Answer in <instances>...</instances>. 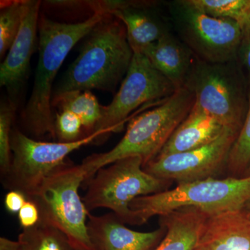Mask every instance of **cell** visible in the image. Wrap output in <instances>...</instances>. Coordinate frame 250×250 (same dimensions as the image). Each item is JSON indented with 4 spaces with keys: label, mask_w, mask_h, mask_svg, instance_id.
<instances>
[{
    "label": "cell",
    "mask_w": 250,
    "mask_h": 250,
    "mask_svg": "<svg viewBox=\"0 0 250 250\" xmlns=\"http://www.w3.org/2000/svg\"><path fill=\"white\" fill-rule=\"evenodd\" d=\"M76 250H85L76 249Z\"/></svg>",
    "instance_id": "d6a6232c"
},
{
    "label": "cell",
    "mask_w": 250,
    "mask_h": 250,
    "mask_svg": "<svg viewBox=\"0 0 250 250\" xmlns=\"http://www.w3.org/2000/svg\"><path fill=\"white\" fill-rule=\"evenodd\" d=\"M250 200V176L208 178L177 184L171 190L137 197L131 202L134 225H141L156 215L180 208H197L213 215L239 210Z\"/></svg>",
    "instance_id": "277c9868"
},
{
    "label": "cell",
    "mask_w": 250,
    "mask_h": 250,
    "mask_svg": "<svg viewBox=\"0 0 250 250\" xmlns=\"http://www.w3.org/2000/svg\"><path fill=\"white\" fill-rule=\"evenodd\" d=\"M247 172H248V173H247V176H250V166L249 168L248 169V171H247Z\"/></svg>",
    "instance_id": "1f68e13d"
},
{
    "label": "cell",
    "mask_w": 250,
    "mask_h": 250,
    "mask_svg": "<svg viewBox=\"0 0 250 250\" xmlns=\"http://www.w3.org/2000/svg\"><path fill=\"white\" fill-rule=\"evenodd\" d=\"M236 62L213 63L196 58L184 86L194 94V106L228 129L240 131L248 110V96Z\"/></svg>",
    "instance_id": "52a82bcc"
},
{
    "label": "cell",
    "mask_w": 250,
    "mask_h": 250,
    "mask_svg": "<svg viewBox=\"0 0 250 250\" xmlns=\"http://www.w3.org/2000/svg\"><path fill=\"white\" fill-rule=\"evenodd\" d=\"M175 25L197 59L220 63L236 62L243 39L239 24L231 19L210 17L179 0L172 4Z\"/></svg>",
    "instance_id": "9c48e42d"
},
{
    "label": "cell",
    "mask_w": 250,
    "mask_h": 250,
    "mask_svg": "<svg viewBox=\"0 0 250 250\" xmlns=\"http://www.w3.org/2000/svg\"><path fill=\"white\" fill-rule=\"evenodd\" d=\"M16 108V104L9 99L1 102L0 106V170L2 177L11 165V134Z\"/></svg>",
    "instance_id": "cb8c5ba5"
},
{
    "label": "cell",
    "mask_w": 250,
    "mask_h": 250,
    "mask_svg": "<svg viewBox=\"0 0 250 250\" xmlns=\"http://www.w3.org/2000/svg\"><path fill=\"white\" fill-rule=\"evenodd\" d=\"M250 0H187L204 14L215 18L238 21Z\"/></svg>",
    "instance_id": "603a6c76"
},
{
    "label": "cell",
    "mask_w": 250,
    "mask_h": 250,
    "mask_svg": "<svg viewBox=\"0 0 250 250\" xmlns=\"http://www.w3.org/2000/svg\"><path fill=\"white\" fill-rule=\"evenodd\" d=\"M238 58L241 61L250 80V34L244 36L238 50Z\"/></svg>",
    "instance_id": "83f0119b"
},
{
    "label": "cell",
    "mask_w": 250,
    "mask_h": 250,
    "mask_svg": "<svg viewBox=\"0 0 250 250\" xmlns=\"http://www.w3.org/2000/svg\"><path fill=\"white\" fill-rule=\"evenodd\" d=\"M41 5L38 0H24L21 27L0 66V85L7 89L9 100L16 104V96L27 78L35 49Z\"/></svg>",
    "instance_id": "7c38bea8"
},
{
    "label": "cell",
    "mask_w": 250,
    "mask_h": 250,
    "mask_svg": "<svg viewBox=\"0 0 250 250\" xmlns=\"http://www.w3.org/2000/svg\"><path fill=\"white\" fill-rule=\"evenodd\" d=\"M237 22L239 24L243 32V37L250 34V0L247 5L246 9L243 11L241 17Z\"/></svg>",
    "instance_id": "f1b7e54d"
},
{
    "label": "cell",
    "mask_w": 250,
    "mask_h": 250,
    "mask_svg": "<svg viewBox=\"0 0 250 250\" xmlns=\"http://www.w3.org/2000/svg\"><path fill=\"white\" fill-rule=\"evenodd\" d=\"M106 16L95 14L82 22L65 23L40 14L39 62L30 98L21 113L22 127L28 134L39 139H57L52 105L56 76L72 47Z\"/></svg>",
    "instance_id": "6da1fadb"
},
{
    "label": "cell",
    "mask_w": 250,
    "mask_h": 250,
    "mask_svg": "<svg viewBox=\"0 0 250 250\" xmlns=\"http://www.w3.org/2000/svg\"><path fill=\"white\" fill-rule=\"evenodd\" d=\"M24 0L1 1L0 57L2 58L12 45L22 24Z\"/></svg>",
    "instance_id": "44dd1931"
},
{
    "label": "cell",
    "mask_w": 250,
    "mask_h": 250,
    "mask_svg": "<svg viewBox=\"0 0 250 250\" xmlns=\"http://www.w3.org/2000/svg\"><path fill=\"white\" fill-rule=\"evenodd\" d=\"M138 9L121 10L116 11L113 16L124 24L128 42L133 52L143 53L167 31L154 18Z\"/></svg>",
    "instance_id": "ac0fdd59"
},
{
    "label": "cell",
    "mask_w": 250,
    "mask_h": 250,
    "mask_svg": "<svg viewBox=\"0 0 250 250\" xmlns=\"http://www.w3.org/2000/svg\"><path fill=\"white\" fill-rule=\"evenodd\" d=\"M195 104L194 94L186 86L152 110L129 122L124 137L113 149L92 154L80 164L85 182L100 169L125 158L140 156L143 167L156 159L179 125L186 119Z\"/></svg>",
    "instance_id": "3957f363"
},
{
    "label": "cell",
    "mask_w": 250,
    "mask_h": 250,
    "mask_svg": "<svg viewBox=\"0 0 250 250\" xmlns=\"http://www.w3.org/2000/svg\"><path fill=\"white\" fill-rule=\"evenodd\" d=\"M27 200V196L23 192L9 190L4 198L5 208L10 213H18Z\"/></svg>",
    "instance_id": "4316f807"
},
{
    "label": "cell",
    "mask_w": 250,
    "mask_h": 250,
    "mask_svg": "<svg viewBox=\"0 0 250 250\" xmlns=\"http://www.w3.org/2000/svg\"><path fill=\"white\" fill-rule=\"evenodd\" d=\"M18 214L19 223L22 229L33 228L40 221L39 208L31 200H27Z\"/></svg>",
    "instance_id": "484cf974"
},
{
    "label": "cell",
    "mask_w": 250,
    "mask_h": 250,
    "mask_svg": "<svg viewBox=\"0 0 250 250\" xmlns=\"http://www.w3.org/2000/svg\"><path fill=\"white\" fill-rule=\"evenodd\" d=\"M116 214H88L87 228L94 250H155L166 235V228L151 232L130 229Z\"/></svg>",
    "instance_id": "4fadbf2b"
},
{
    "label": "cell",
    "mask_w": 250,
    "mask_h": 250,
    "mask_svg": "<svg viewBox=\"0 0 250 250\" xmlns=\"http://www.w3.org/2000/svg\"><path fill=\"white\" fill-rule=\"evenodd\" d=\"M143 54L177 89L185 85L195 61L191 50L168 31Z\"/></svg>",
    "instance_id": "2e32d148"
},
{
    "label": "cell",
    "mask_w": 250,
    "mask_h": 250,
    "mask_svg": "<svg viewBox=\"0 0 250 250\" xmlns=\"http://www.w3.org/2000/svg\"><path fill=\"white\" fill-rule=\"evenodd\" d=\"M18 241L21 250H76L66 234L41 222L33 228L22 229Z\"/></svg>",
    "instance_id": "ffe728a7"
},
{
    "label": "cell",
    "mask_w": 250,
    "mask_h": 250,
    "mask_svg": "<svg viewBox=\"0 0 250 250\" xmlns=\"http://www.w3.org/2000/svg\"><path fill=\"white\" fill-rule=\"evenodd\" d=\"M52 108L60 111H68L80 117L83 126L84 136L93 134L102 116L103 106L89 90H71L54 94Z\"/></svg>",
    "instance_id": "d6986e66"
},
{
    "label": "cell",
    "mask_w": 250,
    "mask_h": 250,
    "mask_svg": "<svg viewBox=\"0 0 250 250\" xmlns=\"http://www.w3.org/2000/svg\"><path fill=\"white\" fill-rule=\"evenodd\" d=\"M194 250H250V212L242 209L207 217Z\"/></svg>",
    "instance_id": "5bb4252c"
},
{
    "label": "cell",
    "mask_w": 250,
    "mask_h": 250,
    "mask_svg": "<svg viewBox=\"0 0 250 250\" xmlns=\"http://www.w3.org/2000/svg\"><path fill=\"white\" fill-rule=\"evenodd\" d=\"M57 138L61 143H72L85 137L80 117L68 111H62L55 116Z\"/></svg>",
    "instance_id": "d4e9b609"
},
{
    "label": "cell",
    "mask_w": 250,
    "mask_h": 250,
    "mask_svg": "<svg viewBox=\"0 0 250 250\" xmlns=\"http://www.w3.org/2000/svg\"><path fill=\"white\" fill-rule=\"evenodd\" d=\"M243 210H246V211L250 212V200L249 201L247 202L246 205H245L244 208H243Z\"/></svg>",
    "instance_id": "4dcf8cb0"
},
{
    "label": "cell",
    "mask_w": 250,
    "mask_h": 250,
    "mask_svg": "<svg viewBox=\"0 0 250 250\" xmlns=\"http://www.w3.org/2000/svg\"><path fill=\"white\" fill-rule=\"evenodd\" d=\"M0 250H21L19 241H14L4 237L0 238Z\"/></svg>",
    "instance_id": "f546056e"
},
{
    "label": "cell",
    "mask_w": 250,
    "mask_h": 250,
    "mask_svg": "<svg viewBox=\"0 0 250 250\" xmlns=\"http://www.w3.org/2000/svg\"><path fill=\"white\" fill-rule=\"evenodd\" d=\"M83 182L82 166L67 163L45 179L28 200L37 205L39 222L62 231L75 249L94 250L87 228L90 212L79 195Z\"/></svg>",
    "instance_id": "5b68a950"
},
{
    "label": "cell",
    "mask_w": 250,
    "mask_h": 250,
    "mask_svg": "<svg viewBox=\"0 0 250 250\" xmlns=\"http://www.w3.org/2000/svg\"><path fill=\"white\" fill-rule=\"evenodd\" d=\"M208 215L187 207L161 216L166 233L155 250H194Z\"/></svg>",
    "instance_id": "e0dca14e"
},
{
    "label": "cell",
    "mask_w": 250,
    "mask_h": 250,
    "mask_svg": "<svg viewBox=\"0 0 250 250\" xmlns=\"http://www.w3.org/2000/svg\"><path fill=\"white\" fill-rule=\"evenodd\" d=\"M106 136L101 130L75 142H44L12 129L11 165L2 177L3 185L9 191L23 192L28 199L51 174L67 164L69 154L98 140L101 142Z\"/></svg>",
    "instance_id": "ba28073f"
},
{
    "label": "cell",
    "mask_w": 250,
    "mask_h": 250,
    "mask_svg": "<svg viewBox=\"0 0 250 250\" xmlns=\"http://www.w3.org/2000/svg\"><path fill=\"white\" fill-rule=\"evenodd\" d=\"M250 166V83L248 90V110L244 123L229 155L227 167L233 176L248 171Z\"/></svg>",
    "instance_id": "7402d4cb"
},
{
    "label": "cell",
    "mask_w": 250,
    "mask_h": 250,
    "mask_svg": "<svg viewBox=\"0 0 250 250\" xmlns=\"http://www.w3.org/2000/svg\"><path fill=\"white\" fill-rule=\"evenodd\" d=\"M227 129L218 120L193 106L156 158L201 147L218 139Z\"/></svg>",
    "instance_id": "9a60e30c"
},
{
    "label": "cell",
    "mask_w": 250,
    "mask_h": 250,
    "mask_svg": "<svg viewBox=\"0 0 250 250\" xmlns=\"http://www.w3.org/2000/svg\"><path fill=\"white\" fill-rule=\"evenodd\" d=\"M87 182L82 200L88 212L108 208L123 223L131 225H134L131 202L139 197L166 191L170 186V181L147 173L140 156L117 161L100 169Z\"/></svg>",
    "instance_id": "8992f818"
},
{
    "label": "cell",
    "mask_w": 250,
    "mask_h": 250,
    "mask_svg": "<svg viewBox=\"0 0 250 250\" xmlns=\"http://www.w3.org/2000/svg\"><path fill=\"white\" fill-rule=\"evenodd\" d=\"M87 36L54 94L93 89L113 92L126 75L134 52L120 20L106 16Z\"/></svg>",
    "instance_id": "7a4b0ae2"
},
{
    "label": "cell",
    "mask_w": 250,
    "mask_h": 250,
    "mask_svg": "<svg viewBox=\"0 0 250 250\" xmlns=\"http://www.w3.org/2000/svg\"><path fill=\"white\" fill-rule=\"evenodd\" d=\"M239 131L228 129L209 144L188 152L156 158L144 166L147 173L179 183L214 178L228 165L230 150Z\"/></svg>",
    "instance_id": "8fae6325"
},
{
    "label": "cell",
    "mask_w": 250,
    "mask_h": 250,
    "mask_svg": "<svg viewBox=\"0 0 250 250\" xmlns=\"http://www.w3.org/2000/svg\"><path fill=\"white\" fill-rule=\"evenodd\" d=\"M177 88L161 73L143 53H134L121 88L111 103L103 106L102 116L95 131H121L130 114L145 104L162 102Z\"/></svg>",
    "instance_id": "30bf717a"
}]
</instances>
